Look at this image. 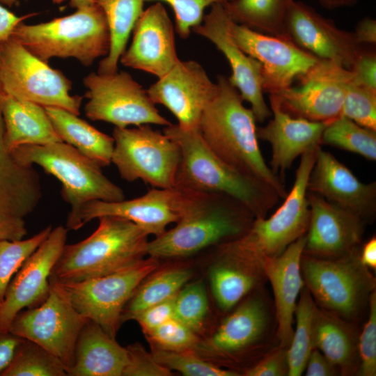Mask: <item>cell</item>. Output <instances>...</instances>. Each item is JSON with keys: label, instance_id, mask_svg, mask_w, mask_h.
Returning a JSON list of instances; mask_svg holds the SVG:
<instances>
[{"label": "cell", "instance_id": "cell-1", "mask_svg": "<svg viewBox=\"0 0 376 376\" xmlns=\"http://www.w3.org/2000/svg\"><path fill=\"white\" fill-rule=\"evenodd\" d=\"M217 91L205 108L198 131L207 146L237 172L272 187L281 198L283 181L265 162L256 134V118L228 77L219 75Z\"/></svg>", "mask_w": 376, "mask_h": 376}, {"label": "cell", "instance_id": "cell-2", "mask_svg": "<svg viewBox=\"0 0 376 376\" xmlns=\"http://www.w3.org/2000/svg\"><path fill=\"white\" fill-rule=\"evenodd\" d=\"M176 225L148 242L147 254L182 258L237 239L251 227L255 216L236 200L219 194L186 190Z\"/></svg>", "mask_w": 376, "mask_h": 376}, {"label": "cell", "instance_id": "cell-3", "mask_svg": "<svg viewBox=\"0 0 376 376\" xmlns=\"http://www.w3.org/2000/svg\"><path fill=\"white\" fill-rule=\"evenodd\" d=\"M163 133L178 143L180 159L175 187L229 196L246 207L256 218L267 217L279 201L270 186L232 169L207 146L198 129L185 130L177 124Z\"/></svg>", "mask_w": 376, "mask_h": 376}, {"label": "cell", "instance_id": "cell-4", "mask_svg": "<svg viewBox=\"0 0 376 376\" xmlns=\"http://www.w3.org/2000/svg\"><path fill=\"white\" fill-rule=\"evenodd\" d=\"M231 311L210 336L198 340L194 351L230 370L237 371L236 367L244 365V371L279 345L273 299L263 285Z\"/></svg>", "mask_w": 376, "mask_h": 376}, {"label": "cell", "instance_id": "cell-5", "mask_svg": "<svg viewBox=\"0 0 376 376\" xmlns=\"http://www.w3.org/2000/svg\"><path fill=\"white\" fill-rule=\"evenodd\" d=\"M84 240L65 244L49 279L61 283L79 282L128 268L147 255L148 236L132 221L103 216Z\"/></svg>", "mask_w": 376, "mask_h": 376}, {"label": "cell", "instance_id": "cell-6", "mask_svg": "<svg viewBox=\"0 0 376 376\" xmlns=\"http://www.w3.org/2000/svg\"><path fill=\"white\" fill-rule=\"evenodd\" d=\"M318 147L301 156L292 187L276 211L269 217L255 218L243 235L217 245V250L263 269L266 260L276 258L306 234L310 217L307 184Z\"/></svg>", "mask_w": 376, "mask_h": 376}, {"label": "cell", "instance_id": "cell-7", "mask_svg": "<svg viewBox=\"0 0 376 376\" xmlns=\"http://www.w3.org/2000/svg\"><path fill=\"white\" fill-rule=\"evenodd\" d=\"M10 37L43 61L73 58L86 67L108 54L111 42L105 15L96 3L48 22H22Z\"/></svg>", "mask_w": 376, "mask_h": 376}, {"label": "cell", "instance_id": "cell-8", "mask_svg": "<svg viewBox=\"0 0 376 376\" xmlns=\"http://www.w3.org/2000/svg\"><path fill=\"white\" fill-rule=\"evenodd\" d=\"M11 153L19 164L38 165L61 182V196L70 205L65 226L68 230H75L79 211L86 203L125 199L122 189L103 174L101 167L63 141L22 146Z\"/></svg>", "mask_w": 376, "mask_h": 376}, {"label": "cell", "instance_id": "cell-9", "mask_svg": "<svg viewBox=\"0 0 376 376\" xmlns=\"http://www.w3.org/2000/svg\"><path fill=\"white\" fill-rule=\"evenodd\" d=\"M360 248L335 259L305 254L301 259L304 285L316 306L357 324L366 318L370 296L376 290L373 271L360 260Z\"/></svg>", "mask_w": 376, "mask_h": 376}, {"label": "cell", "instance_id": "cell-10", "mask_svg": "<svg viewBox=\"0 0 376 376\" xmlns=\"http://www.w3.org/2000/svg\"><path fill=\"white\" fill-rule=\"evenodd\" d=\"M0 86L17 100L80 113L83 97L70 94L71 81L11 37L0 42Z\"/></svg>", "mask_w": 376, "mask_h": 376}, {"label": "cell", "instance_id": "cell-11", "mask_svg": "<svg viewBox=\"0 0 376 376\" xmlns=\"http://www.w3.org/2000/svg\"><path fill=\"white\" fill-rule=\"evenodd\" d=\"M111 157L121 178L141 180L152 188L175 187L180 159L179 146L149 125L114 127Z\"/></svg>", "mask_w": 376, "mask_h": 376}, {"label": "cell", "instance_id": "cell-12", "mask_svg": "<svg viewBox=\"0 0 376 376\" xmlns=\"http://www.w3.org/2000/svg\"><path fill=\"white\" fill-rule=\"evenodd\" d=\"M49 283L47 299L38 306L19 311L8 331L38 344L54 355L68 374L74 363L78 336L88 319L75 308L61 283L52 279Z\"/></svg>", "mask_w": 376, "mask_h": 376}, {"label": "cell", "instance_id": "cell-13", "mask_svg": "<svg viewBox=\"0 0 376 376\" xmlns=\"http://www.w3.org/2000/svg\"><path fill=\"white\" fill-rule=\"evenodd\" d=\"M86 88V116L94 121L111 123L116 127L171 123L163 117L141 85L127 72L113 74L91 72L83 79Z\"/></svg>", "mask_w": 376, "mask_h": 376}, {"label": "cell", "instance_id": "cell-14", "mask_svg": "<svg viewBox=\"0 0 376 376\" xmlns=\"http://www.w3.org/2000/svg\"><path fill=\"white\" fill-rule=\"evenodd\" d=\"M150 256L121 271L79 282L61 283L75 308L116 338L125 306L140 283L159 266Z\"/></svg>", "mask_w": 376, "mask_h": 376}, {"label": "cell", "instance_id": "cell-15", "mask_svg": "<svg viewBox=\"0 0 376 376\" xmlns=\"http://www.w3.org/2000/svg\"><path fill=\"white\" fill-rule=\"evenodd\" d=\"M352 78L350 70L318 59L299 77V85L275 95L281 108L294 117L329 121L341 115L346 89Z\"/></svg>", "mask_w": 376, "mask_h": 376}, {"label": "cell", "instance_id": "cell-16", "mask_svg": "<svg viewBox=\"0 0 376 376\" xmlns=\"http://www.w3.org/2000/svg\"><path fill=\"white\" fill-rule=\"evenodd\" d=\"M230 31L237 45L260 64L263 90L269 95L291 86L318 60L290 39L256 31L233 20Z\"/></svg>", "mask_w": 376, "mask_h": 376}, {"label": "cell", "instance_id": "cell-17", "mask_svg": "<svg viewBox=\"0 0 376 376\" xmlns=\"http://www.w3.org/2000/svg\"><path fill=\"white\" fill-rule=\"evenodd\" d=\"M68 231L61 225L52 228L15 274L0 304V332L8 331L19 311L38 306L47 299L49 277L66 244Z\"/></svg>", "mask_w": 376, "mask_h": 376}, {"label": "cell", "instance_id": "cell-18", "mask_svg": "<svg viewBox=\"0 0 376 376\" xmlns=\"http://www.w3.org/2000/svg\"><path fill=\"white\" fill-rule=\"evenodd\" d=\"M231 20L224 4L216 3L191 31L209 40L225 56L231 68L230 83L251 104L256 121L264 122L272 112L263 95L261 66L235 42L230 31Z\"/></svg>", "mask_w": 376, "mask_h": 376}, {"label": "cell", "instance_id": "cell-19", "mask_svg": "<svg viewBox=\"0 0 376 376\" xmlns=\"http://www.w3.org/2000/svg\"><path fill=\"white\" fill-rule=\"evenodd\" d=\"M217 84L195 61H181L151 85L147 93L155 104L166 107L185 130L198 129L201 115L214 95Z\"/></svg>", "mask_w": 376, "mask_h": 376}, {"label": "cell", "instance_id": "cell-20", "mask_svg": "<svg viewBox=\"0 0 376 376\" xmlns=\"http://www.w3.org/2000/svg\"><path fill=\"white\" fill-rule=\"evenodd\" d=\"M307 199L310 217L303 254L335 259L361 246L367 224L364 220L308 191Z\"/></svg>", "mask_w": 376, "mask_h": 376}, {"label": "cell", "instance_id": "cell-21", "mask_svg": "<svg viewBox=\"0 0 376 376\" xmlns=\"http://www.w3.org/2000/svg\"><path fill=\"white\" fill-rule=\"evenodd\" d=\"M185 197L186 191L177 187L152 188L144 195L130 200L91 201L81 208L75 230L94 219L116 216L132 221L148 235L158 237L170 224L179 220Z\"/></svg>", "mask_w": 376, "mask_h": 376}, {"label": "cell", "instance_id": "cell-22", "mask_svg": "<svg viewBox=\"0 0 376 376\" xmlns=\"http://www.w3.org/2000/svg\"><path fill=\"white\" fill-rule=\"evenodd\" d=\"M285 26L288 38L298 47L349 70L363 46L353 32L339 29L333 20L300 1L294 0L290 6Z\"/></svg>", "mask_w": 376, "mask_h": 376}, {"label": "cell", "instance_id": "cell-23", "mask_svg": "<svg viewBox=\"0 0 376 376\" xmlns=\"http://www.w3.org/2000/svg\"><path fill=\"white\" fill-rule=\"evenodd\" d=\"M132 31V43L119 61L124 66L163 77L179 60L173 26L164 5L157 1L143 10Z\"/></svg>", "mask_w": 376, "mask_h": 376}, {"label": "cell", "instance_id": "cell-24", "mask_svg": "<svg viewBox=\"0 0 376 376\" xmlns=\"http://www.w3.org/2000/svg\"><path fill=\"white\" fill-rule=\"evenodd\" d=\"M307 190L346 209L366 223L376 214V182L364 183L331 152L319 146Z\"/></svg>", "mask_w": 376, "mask_h": 376}, {"label": "cell", "instance_id": "cell-25", "mask_svg": "<svg viewBox=\"0 0 376 376\" xmlns=\"http://www.w3.org/2000/svg\"><path fill=\"white\" fill-rule=\"evenodd\" d=\"M272 118L257 127L258 139L267 141L272 148L270 168L283 181L285 171L295 159L320 146L329 121H312L294 117L281 107L275 95H269Z\"/></svg>", "mask_w": 376, "mask_h": 376}, {"label": "cell", "instance_id": "cell-26", "mask_svg": "<svg viewBox=\"0 0 376 376\" xmlns=\"http://www.w3.org/2000/svg\"><path fill=\"white\" fill-rule=\"evenodd\" d=\"M305 235L290 244L281 255L266 260L263 265L265 276L273 292L276 336L281 347H288L291 342L295 311L304 286L301 259Z\"/></svg>", "mask_w": 376, "mask_h": 376}, {"label": "cell", "instance_id": "cell-27", "mask_svg": "<svg viewBox=\"0 0 376 376\" xmlns=\"http://www.w3.org/2000/svg\"><path fill=\"white\" fill-rule=\"evenodd\" d=\"M127 362L126 347L88 320L78 336L68 376H122Z\"/></svg>", "mask_w": 376, "mask_h": 376}, {"label": "cell", "instance_id": "cell-28", "mask_svg": "<svg viewBox=\"0 0 376 376\" xmlns=\"http://www.w3.org/2000/svg\"><path fill=\"white\" fill-rule=\"evenodd\" d=\"M3 114L6 149L12 152L22 146H43L62 141L45 107L19 100L2 91Z\"/></svg>", "mask_w": 376, "mask_h": 376}, {"label": "cell", "instance_id": "cell-29", "mask_svg": "<svg viewBox=\"0 0 376 376\" xmlns=\"http://www.w3.org/2000/svg\"><path fill=\"white\" fill-rule=\"evenodd\" d=\"M359 324L346 321L315 304L313 342L339 369L340 375H357L359 368Z\"/></svg>", "mask_w": 376, "mask_h": 376}, {"label": "cell", "instance_id": "cell-30", "mask_svg": "<svg viewBox=\"0 0 376 376\" xmlns=\"http://www.w3.org/2000/svg\"><path fill=\"white\" fill-rule=\"evenodd\" d=\"M217 259L209 272L214 300L219 308L228 312L254 290L267 282L264 270L217 250Z\"/></svg>", "mask_w": 376, "mask_h": 376}, {"label": "cell", "instance_id": "cell-31", "mask_svg": "<svg viewBox=\"0 0 376 376\" xmlns=\"http://www.w3.org/2000/svg\"><path fill=\"white\" fill-rule=\"evenodd\" d=\"M45 109L62 141L76 148L101 168L111 163L113 136L100 132L67 110L56 107Z\"/></svg>", "mask_w": 376, "mask_h": 376}, {"label": "cell", "instance_id": "cell-32", "mask_svg": "<svg viewBox=\"0 0 376 376\" xmlns=\"http://www.w3.org/2000/svg\"><path fill=\"white\" fill-rule=\"evenodd\" d=\"M145 0H95L103 10L110 32V49L99 63L97 73L113 74L126 49L131 32L143 11Z\"/></svg>", "mask_w": 376, "mask_h": 376}, {"label": "cell", "instance_id": "cell-33", "mask_svg": "<svg viewBox=\"0 0 376 376\" xmlns=\"http://www.w3.org/2000/svg\"><path fill=\"white\" fill-rule=\"evenodd\" d=\"M293 1L230 0L225 3L224 6L232 20L238 24L265 34L290 39L285 31V22Z\"/></svg>", "mask_w": 376, "mask_h": 376}, {"label": "cell", "instance_id": "cell-34", "mask_svg": "<svg viewBox=\"0 0 376 376\" xmlns=\"http://www.w3.org/2000/svg\"><path fill=\"white\" fill-rule=\"evenodd\" d=\"M192 271L185 267H169L155 270L137 287L122 313V322L152 305L178 294L192 276Z\"/></svg>", "mask_w": 376, "mask_h": 376}, {"label": "cell", "instance_id": "cell-35", "mask_svg": "<svg viewBox=\"0 0 376 376\" xmlns=\"http://www.w3.org/2000/svg\"><path fill=\"white\" fill-rule=\"evenodd\" d=\"M315 303L304 285L295 311V328L288 347V376H300L305 370L308 358L314 348L313 342V318Z\"/></svg>", "mask_w": 376, "mask_h": 376}, {"label": "cell", "instance_id": "cell-36", "mask_svg": "<svg viewBox=\"0 0 376 376\" xmlns=\"http://www.w3.org/2000/svg\"><path fill=\"white\" fill-rule=\"evenodd\" d=\"M320 144L354 152L370 161L376 159V131L362 127L343 115L327 125Z\"/></svg>", "mask_w": 376, "mask_h": 376}, {"label": "cell", "instance_id": "cell-37", "mask_svg": "<svg viewBox=\"0 0 376 376\" xmlns=\"http://www.w3.org/2000/svg\"><path fill=\"white\" fill-rule=\"evenodd\" d=\"M0 376H68L62 362L38 344L24 339Z\"/></svg>", "mask_w": 376, "mask_h": 376}, {"label": "cell", "instance_id": "cell-38", "mask_svg": "<svg viewBox=\"0 0 376 376\" xmlns=\"http://www.w3.org/2000/svg\"><path fill=\"white\" fill-rule=\"evenodd\" d=\"M208 312L207 292L203 281H196L185 285L178 292L173 318L196 334L203 329Z\"/></svg>", "mask_w": 376, "mask_h": 376}, {"label": "cell", "instance_id": "cell-39", "mask_svg": "<svg viewBox=\"0 0 376 376\" xmlns=\"http://www.w3.org/2000/svg\"><path fill=\"white\" fill-rule=\"evenodd\" d=\"M52 228L48 226L28 239L0 240V304L8 285L25 260L46 239Z\"/></svg>", "mask_w": 376, "mask_h": 376}, {"label": "cell", "instance_id": "cell-40", "mask_svg": "<svg viewBox=\"0 0 376 376\" xmlns=\"http://www.w3.org/2000/svg\"><path fill=\"white\" fill-rule=\"evenodd\" d=\"M155 359L168 369L186 376H239V372L221 368L203 359L194 350L171 352L153 349Z\"/></svg>", "mask_w": 376, "mask_h": 376}, {"label": "cell", "instance_id": "cell-41", "mask_svg": "<svg viewBox=\"0 0 376 376\" xmlns=\"http://www.w3.org/2000/svg\"><path fill=\"white\" fill-rule=\"evenodd\" d=\"M341 115L376 131V90L352 79L346 89Z\"/></svg>", "mask_w": 376, "mask_h": 376}, {"label": "cell", "instance_id": "cell-42", "mask_svg": "<svg viewBox=\"0 0 376 376\" xmlns=\"http://www.w3.org/2000/svg\"><path fill=\"white\" fill-rule=\"evenodd\" d=\"M153 349L171 352L194 350L199 339L189 327L172 318L145 334Z\"/></svg>", "mask_w": 376, "mask_h": 376}, {"label": "cell", "instance_id": "cell-43", "mask_svg": "<svg viewBox=\"0 0 376 376\" xmlns=\"http://www.w3.org/2000/svg\"><path fill=\"white\" fill-rule=\"evenodd\" d=\"M359 368L357 376L376 375V290L370 298L368 312L359 335Z\"/></svg>", "mask_w": 376, "mask_h": 376}, {"label": "cell", "instance_id": "cell-44", "mask_svg": "<svg viewBox=\"0 0 376 376\" xmlns=\"http://www.w3.org/2000/svg\"><path fill=\"white\" fill-rule=\"evenodd\" d=\"M167 3L173 10L175 29L182 38H187L192 29L199 25L204 17V10L216 3L224 4L229 0H145Z\"/></svg>", "mask_w": 376, "mask_h": 376}, {"label": "cell", "instance_id": "cell-45", "mask_svg": "<svg viewBox=\"0 0 376 376\" xmlns=\"http://www.w3.org/2000/svg\"><path fill=\"white\" fill-rule=\"evenodd\" d=\"M127 362L122 376H169L171 372L159 364L139 343L127 345Z\"/></svg>", "mask_w": 376, "mask_h": 376}, {"label": "cell", "instance_id": "cell-46", "mask_svg": "<svg viewBox=\"0 0 376 376\" xmlns=\"http://www.w3.org/2000/svg\"><path fill=\"white\" fill-rule=\"evenodd\" d=\"M288 347L276 346L242 373L245 376H288Z\"/></svg>", "mask_w": 376, "mask_h": 376}, {"label": "cell", "instance_id": "cell-47", "mask_svg": "<svg viewBox=\"0 0 376 376\" xmlns=\"http://www.w3.org/2000/svg\"><path fill=\"white\" fill-rule=\"evenodd\" d=\"M176 295L132 315L130 320L136 321L144 334L153 330L169 320L173 318Z\"/></svg>", "mask_w": 376, "mask_h": 376}, {"label": "cell", "instance_id": "cell-48", "mask_svg": "<svg viewBox=\"0 0 376 376\" xmlns=\"http://www.w3.org/2000/svg\"><path fill=\"white\" fill-rule=\"evenodd\" d=\"M363 45L350 69L352 81L376 90V52L375 46Z\"/></svg>", "mask_w": 376, "mask_h": 376}, {"label": "cell", "instance_id": "cell-49", "mask_svg": "<svg viewBox=\"0 0 376 376\" xmlns=\"http://www.w3.org/2000/svg\"><path fill=\"white\" fill-rule=\"evenodd\" d=\"M304 373L306 376L340 375L338 368L317 348L312 350Z\"/></svg>", "mask_w": 376, "mask_h": 376}, {"label": "cell", "instance_id": "cell-50", "mask_svg": "<svg viewBox=\"0 0 376 376\" xmlns=\"http://www.w3.org/2000/svg\"><path fill=\"white\" fill-rule=\"evenodd\" d=\"M27 234L24 218L8 214L0 210V240H20Z\"/></svg>", "mask_w": 376, "mask_h": 376}, {"label": "cell", "instance_id": "cell-51", "mask_svg": "<svg viewBox=\"0 0 376 376\" xmlns=\"http://www.w3.org/2000/svg\"><path fill=\"white\" fill-rule=\"evenodd\" d=\"M24 340L10 331L0 332V374L9 366Z\"/></svg>", "mask_w": 376, "mask_h": 376}, {"label": "cell", "instance_id": "cell-52", "mask_svg": "<svg viewBox=\"0 0 376 376\" xmlns=\"http://www.w3.org/2000/svg\"><path fill=\"white\" fill-rule=\"evenodd\" d=\"M353 34L359 45L375 46L376 20L369 17L363 18L356 25Z\"/></svg>", "mask_w": 376, "mask_h": 376}, {"label": "cell", "instance_id": "cell-53", "mask_svg": "<svg viewBox=\"0 0 376 376\" xmlns=\"http://www.w3.org/2000/svg\"><path fill=\"white\" fill-rule=\"evenodd\" d=\"M30 16L31 15L18 17L0 3V42L8 39L13 29Z\"/></svg>", "mask_w": 376, "mask_h": 376}, {"label": "cell", "instance_id": "cell-54", "mask_svg": "<svg viewBox=\"0 0 376 376\" xmlns=\"http://www.w3.org/2000/svg\"><path fill=\"white\" fill-rule=\"evenodd\" d=\"M360 260L371 271L376 270V237L373 236L360 248Z\"/></svg>", "mask_w": 376, "mask_h": 376}, {"label": "cell", "instance_id": "cell-55", "mask_svg": "<svg viewBox=\"0 0 376 376\" xmlns=\"http://www.w3.org/2000/svg\"><path fill=\"white\" fill-rule=\"evenodd\" d=\"M318 1L326 9L334 10L353 6L357 3L359 0H318Z\"/></svg>", "mask_w": 376, "mask_h": 376}, {"label": "cell", "instance_id": "cell-56", "mask_svg": "<svg viewBox=\"0 0 376 376\" xmlns=\"http://www.w3.org/2000/svg\"><path fill=\"white\" fill-rule=\"evenodd\" d=\"M95 3V0H70L69 5L72 8H81L91 6Z\"/></svg>", "mask_w": 376, "mask_h": 376}, {"label": "cell", "instance_id": "cell-57", "mask_svg": "<svg viewBox=\"0 0 376 376\" xmlns=\"http://www.w3.org/2000/svg\"><path fill=\"white\" fill-rule=\"evenodd\" d=\"M19 0H0V3L3 5H5L8 7H12L13 6L17 4Z\"/></svg>", "mask_w": 376, "mask_h": 376}, {"label": "cell", "instance_id": "cell-58", "mask_svg": "<svg viewBox=\"0 0 376 376\" xmlns=\"http://www.w3.org/2000/svg\"><path fill=\"white\" fill-rule=\"evenodd\" d=\"M24 1H29V0H24Z\"/></svg>", "mask_w": 376, "mask_h": 376}, {"label": "cell", "instance_id": "cell-59", "mask_svg": "<svg viewBox=\"0 0 376 376\" xmlns=\"http://www.w3.org/2000/svg\"><path fill=\"white\" fill-rule=\"evenodd\" d=\"M229 1H230V0H229Z\"/></svg>", "mask_w": 376, "mask_h": 376}]
</instances>
